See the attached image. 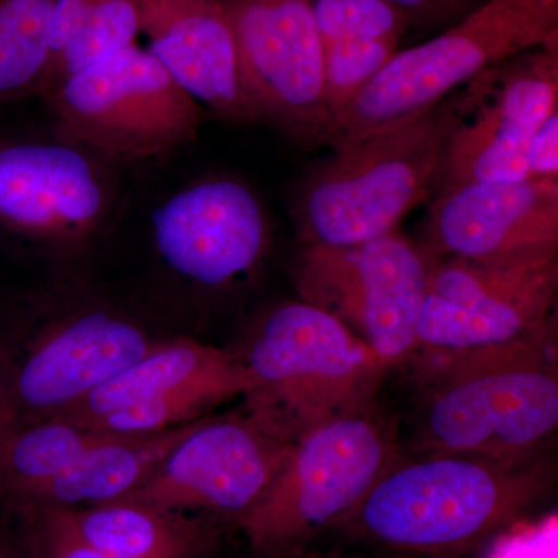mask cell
Returning <instances> with one entry per match:
<instances>
[{"label":"cell","mask_w":558,"mask_h":558,"mask_svg":"<svg viewBox=\"0 0 558 558\" xmlns=\"http://www.w3.org/2000/svg\"><path fill=\"white\" fill-rule=\"evenodd\" d=\"M554 483L548 453L519 462L398 458L329 532L376 554L461 558L523 519Z\"/></svg>","instance_id":"1"},{"label":"cell","mask_w":558,"mask_h":558,"mask_svg":"<svg viewBox=\"0 0 558 558\" xmlns=\"http://www.w3.org/2000/svg\"><path fill=\"white\" fill-rule=\"evenodd\" d=\"M557 317L510 343L414 354L422 453L529 461L558 427Z\"/></svg>","instance_id":"2"},{"label":"cell","mask_w":558,"mask_h":558,"mask_svg":"<svg viewBox=\"0 0 558 558\" xmlns=\"http://www.w3.org/2000/svg\"><path fill=\"white\" fill-rule=\"evenodd\" d=\"M499 68L333 149L293 201L301 244L348 247L398 231L438 182L451 135L490 94Z\"/></svg>","instance_id":"3"},{"label":"cell","mask_w":558,"mask_h":558,"mask_svg":"<svg viewBox=\"0 0 558 558\" xmlns=\"http://www.w3.org/2000/svg\"><path fill=\"white\" fill-rule=\"evenodd\" d=\"M241 359L252 377L245 413L290 446L311 429L373 410L389 369L340 322L301 300L260 319Z\"/></svg>","instance_id":"4"},{"label":"cell","mask_w":558,"mask_h":558,"mask_svg":"<svg viewBox=\"0 0 558 558\" xmlns=\"http://www.w3.org/2000/svg\"><path fill=\"white\" fill-rule=\"evenodd\" d=\"M558 43V0H487L436 38L398 50L330 124L339 149L428 108L483 73Z\"/></svg>","instance_id":"5"},{"label":"cell","mask_w":558,"mask_h":558,"mask_svg":"<svg viewBox=\"0 0 558 558\" xmlns=\"http://www.w3.org/2000/svg\"><path fill=\"white\" fill-rule=\"evenodd\" d=\"M398 458L391 427L374 410L311 429L292 444L267 494L238 523L250 553L311 548Z\"/></svg>","instance_id":"6"},{"label":"cell","mask_w":558,"mask_h":558,"mask_svg":"<svg viewBox=\"0 0 558 558\" xmlns=\"http://www.w3.org/2000/svg\"><path fill=\"white\" fill-rule=\"evenodd\" d=\"M44 98L58 138L98 159L165 156L199 135L204 108L138 44L58 81Z\"/></svg>","instance_id":"7"},{"label":"cell","mask_w":558,"mask_h":558,"mask_svg":"<svg viewBox=\"0 0 558 558\" xmlns=\"http://www.w3.org/2000/svg\"><path fill=\"white\" fill-rule=\"evenodd\" d=\"M439 256L400 231L323 247L303 245L292 278L300 300L340 322L391 368L416 349L429 271Z\"/></svg>","instance_id":"8"},{"label":"cell","mask_w":558,"mask_h":558,"mask_svg":"<svg viewBox=\"0 0 558 558\" xmlns=\"http://www.w3.org/2000/svg\"><path fill=\"white\" fill-rule=\"evenodd\" d=\"M126 312L78 304L0 347L11 428L61 416L156 347Z\"/></svg>","instance_id":"9"},{"label":"cell","mask_w":558,"mask_h":558,"mask_svg":"<svg viewBox=\"0 0 558 558\" xmlns=\"http://www.w3.org/2000/svg\"><path fill=\"white\" fill-rule=\"evenodd\" d=\"M245 101L303 148L326 146L325 50L314 0H222Z\"/></svg>","instance_id":"10"},{"label":"cell","mask_w":558,"mask_h":558,"mask_svg":"<svg viewBox=\"0 0 558 558\" xmlns=\"http://www.w3.org/2000/svg\"><path fill=\"white\" fill-rule=\"evenodd\" d=\"M252 377L240 354L174 337L92 391L61 418L109 435L143 438L209 416L244 398Z\"/></svg>","instance_id":"11"},{"label":"cell","mask_w":558,"mask_h":558,"mask_svg":"<svg viewBox=\"0 0 558 558\" xmlns=\"http://www.w3.org/2000/svg\"><path fill=\"white\" fill-rule=\"evenodd\" d=\"M290 447L247 413L209 414L193 422L148 478L121 499L238 526L269 490Z\"/></svg>","instance_id":"12"},{"label":"cell","mask_w":558,"mask_h":558,"mask_svg":"<svg viewBox=\"0 0 558 558\" xmlns=\"http://www.w3.org/2000/svg\"><path fill=\"white\" fill-rule=\"evenodd\" d=\"M558 260L502 267L438 258L414 354H451L523 339L557 317Z\"/></svg>","instance_id":"13"},{"label":"cell","mask_w":558,"mask_h":558,"mask_svg":"<svg viewBox=\"0 0 558 558\" xmlns=\"http://www.w3.org/2000/svg\"><path fill=\"white\" fill-rule=\"evenodd\" d=\"M428 245L439 258L519 267L558 256V179L469 182L429 205Z\"/></svg>","instance_id":"14"},{"label":"cell","mask_w":558,"mask_h":558,"mask_svg":"<svg viewBox=\"0 0 558 558\" xmlns=\"http://www.w3.org/2000/svg\"><path fill=\"white\" fill-rule=\"evenodd\" d=\"M154 244L180 278L218 290L250 277L266 258L270 222L244 182L201 180L172 194L153 213Z\"/></svg>","instance_id":"15"},{"label":"cell","mask_w":558,"mask_h":558,"mask_svg":"<svg viewBox=\"0 0 558 558\" xmlns=\"http://www.w3.org/2000/svg\"><path fill=\"white\" fill-rule=\"evenodd\" d=\"M556 110L558 43L505 62L490 94L451 135L439 174L442 189L531 179L529 143Z\"/></svg>","instance_id":"16"},{"label":"cell","mask_w":558,"mask_h":558,"mask_svg":"<svg viewBox=\"0 0 558 558\" xmlns=\"http://www.w3.org/2000/svg\"><path fill=\"white\" fill-rule=\"evenodd\" d=\"M97 156L58 138L0 148V222L33 240L68 244L89 236L109 209Z\"/></svg>","instance_id":"17"},{"label":"cell","mask_w":558,"mask_h":558,"mask_svg":"<svg viewBox=\"0 0 558 558\" xmlns=\"http://www.w3.org/2000/svg\"><path fill=\"white\" fill-rule=\"evenodd\" d=\"M146 50L202 108L230 123H255L240 78L222 0H142Z\"/></svg>","instance_id":"18"},{"label":"cell","mask_w":558,"mask_h":558,"mask_svg":"<svg viewBox=\"0 0 558 558\" xmlns=\"http://www.w3.org/2000/svg\"><path fill=\"white\" fill-rule=\"evenodd\" d=\"M113 558H213L220 524L204 517L119 501L22 517Z\"/></svg>","instance_id":"19"},{"label":"cell","mask_w":558,"mask_h":558,"mask_svg":"<svg viewBox=\"0 0 558 558\" xmlns=\"http://www.w3.org/2000/svg\"><path fill=\"white\" fill-rule=\"evenodd\" d=\"M191 424L143 438L108 435L40 488L17 515L90 508L126 497L148 478Z\"/></svg>","instance_id":"20"},{"label":"cell","mask_w":558,"mask_h":558,"mask_svg":"<svg viewBox=\"0 0 558 558\" xmlns=\"http://www.w3.org/2000/svg\"><path fill=\"white\" fill-rule=\"evenodd\" d=\"M142 0H57L51 64L40 97L65 76L137 44Z\"/></svg>","instance_id":"21"},{"label":"cell","mask_w":558,"mask_h":558,"mask_svg":"<svg viewBox=\"0 0 558 558\" xmlns=\"http://www.w3.org/2000/svg\"><path fill=\"white\" fill-rule=\"evenodd\" d=\"M57 0H0V102L44 89Z\"/></svg>","instance_id":"22"},{"label":"cell","mask_w":558,"mask_h":558,"mask_svg":"<svg viewBox=\"0 0 558 558\" xmlns=\"http://www.w3.org/2000/svg\"><path fill=\"white\" fill-rule=\"evenodd\" d=\"M398 47L399 40L357 38H343L323 47L329 130L341 110L387 65Z\"/></svg>","instance_id":"23"},{"label":"cell","mask_w":558,"mask_h":558,"mask_svg":"<svg viewBox=\"0 0 558 558\" xmlns=\"http://www.w3.org/2000/svg\"><path fill=\"white\" fill-rule=\"evenodd\" d=\"M323 47L343 38L399 40L409 27L387 0H314Z\"/></svg>","instance_id":"24"},{"label":"cell","mask_w":558,"mask_h":558,"mask_svg":"<svg viewBox=\"0 0 558 558\" xmlns=\"http://www.w3.org/2000/svg\"><path fill=\"white\" fill-rule=\"evenodd\" d=\"M22 523H24L22 546L28 558H113L84 545L78 539L65 537L38 521L22 520Z\"/></svg>","instance_id":"25"},{"label":"cell","mask_w":558,"mask_h":558,"mask_svg":"<svg viewBox=\"0 0 558 558\" xmlns=\"http://www.w3.org/2000/svg\"><path fill=\"white\" fill-rule=\"evenodd\" d=\"M526 160L529 178L558 179V110L535 132Z\"/></svg>","instance_id":"26"},{"label":"cell","mask_w":558,"mask_h":558,"mask_svg":"<svg viewBox=\"0 0 558 558\" xmlns=\"http://www.w3.org/2000/svg\"><path fill=\"white\" fill-rule=\"evenodd\" d=\"M405 16L409 25H436L464 17L472 0H387Z\"/></svg>","instance_id":"27"},{"label":"cell","mask_w":558,"mask_h":558,"mask_svg":"<svg viewBox=\"0 0 558 558\" xmlns=\"http://www.w3.org/2000/svg\"><path fill=\"white\" fill-rule=\"evenodd\" d=\"M248 558H368V554H354V556H348V554L340 553H319L315 549L299 550V553L286 554V556H259V554L250 553Z\"/></svg>","instance_id":"28"},{"label":"cell","mask_w":558,"mask_h":558,"mask_svg":"<svg viewBox=\"0 0 558 558\" xmlns=\"http://www.w3.org/2000/svg\"><path fill=\"white\" fill-rule=\"evenodd\" d=\"M11 428L9 405H7L5 388H3L2 366H0V438Z\"/></svg>","instance_id":"29"},{"label":"cell","mask_w":558,"mask_h":558,"mask_svg":"<svg viewBox=\"0 0 558 558\" xmlns=\"http://www.w3.org/2000/svg\"><path fill=\"white\" fill-rule=\"evenodd\" d=\"M0 558H28L27 554H25L24 546H14L13 543H10L9 539L3 538L0 535Z\"/></svg>","instance_id":"30"},{"label":"cell","mask_w":558,"mask_h":558,"mask_svg":"<svg viewBox=\"0 0 558 558\" xmlns=\"http://www.w3.org/2000/svg\"><path fill=\"white\" fill-rule=\"evenodd\" d=\"M368 558H422V557L391 556V554H374V556H368Z\"/></svg>","instance_id":"31"}]
</instances>
